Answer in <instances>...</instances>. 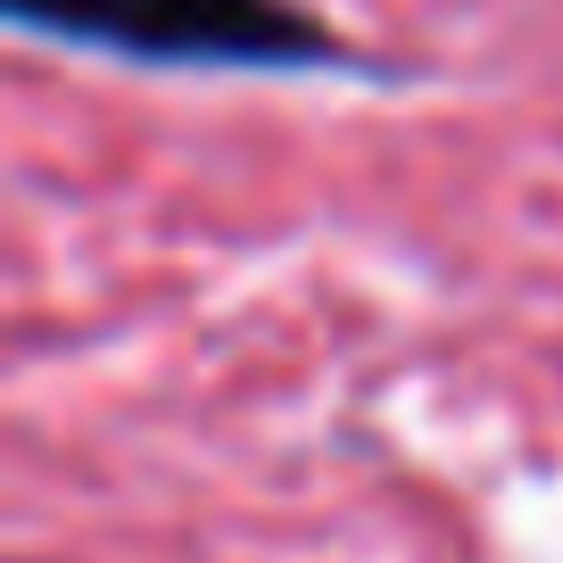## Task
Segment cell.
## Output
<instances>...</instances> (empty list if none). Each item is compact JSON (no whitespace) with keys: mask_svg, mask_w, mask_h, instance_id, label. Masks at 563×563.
Instances as JSON below:
<instances>
[{"mask_svg":"<svg viewBox=\"0 0 563 563\" xmlns=\"http://www.w3.org/2000/svg\"><path fill=\"white\" fill-rule=\"evenodd\" d=\"M9 18L166 58H316L323 34L282 0H9Z\"/></svg>","mask_w":563,"mask_h":563,"instance_id":"cell-1","label":"cell"}]
</instances>
